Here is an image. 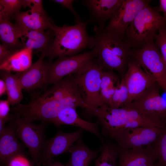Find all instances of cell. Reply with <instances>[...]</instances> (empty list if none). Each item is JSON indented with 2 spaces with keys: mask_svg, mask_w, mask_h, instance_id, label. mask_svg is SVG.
Instances as JSON below:
<instances>
[{
  "mask_svg": "<svg viewBox=\"0 0 166 166\" xmlns=\"http://www.w3.org/2000/svg\"><path fill=\"white\" fill-rule=\"evenodd\" d=\"M158 10L163 12L164 17L166 20V0H160Z\"/></svg>",
  "mask_w": 166,
  "mask_h": 166,
  "instance_id": "cell-37",
  "label": "cell"
},
{
  "mask_svg": "<svg viewBox=\"0 0 166 166\" xmlns=\"http://www.w3.org/2000/svg\"><path fill=\"white\" fill-rule=\"evenodd\" d=\"M131 57L155 79L160 88L166 93V65L155 42L140 48L132 49Z\"/></svg>",
  "mask_w": 166,
  "mask_h": 166,
  "instance_id": "cell-7",
  "label": "cell"
},
{
  "mask_svg": "<svg viewBox=\"0 0 166 166\" xmlns=\"http://www.w3.org/2000/svg\"><path fill=\"white\" fill-rule=\"evenodd\" d=\"M103 148L102 145L98 149L93 150L88 147L81 138L78 140L70 149L71 154L67 166H89L92 161L101 153Z\"/></svg>",
  "mask_w": 166,
  "mask_h": 166,
  "instance_id": "cell-24",
  "label": "cell"
},
{
  "mask_svg": "<svg viewBox=\"0 0 166 166\" xmlns=\"http://www.w3.org/2000/svg\"><path fill=\"white\" fill-rule=\"evenodd\" d=\"M123 77L128 92V99L125 105L136 99L156 83L155 79L131 57L128 61L127 70Z\"/></svg>",
  "mask_w": 166,
  "mask_h": 166,
  "instance_id": "cell-13",
  "label": "cell"
},
{
  "mask_svg": "<svg viewBox=\"0 0 166 166\" xmlns=\"http://www.w3.org/2000/svg\"><path fill=\"white\" fill-rule=\"evenodd\" d=\"M43 165L45 166H67L63 165L59 162L55 161L53 158L49 159Z\"/></svg>",
  "mask_w": 166,
  "mask_h": 166,
  "instance_id": "cell-39",
  "label": "cell"
},
{
  "mask_svg": "<svg viewBox=\"0 0 166 166\" xmlns=\"http://www.w3.org/2000/svg\"><path fill=\"white\" fill-rule=\"evenodd\" d=\"M28 7L30 10L42 13H45L43 6V2L41 0H23V6Z\"/></svg>",
  "mask_w": 166,
  "mask_h": 166,
  "instance_id": "cell-33",
  "label": "cell"
},
{
  "mask_svg": "<svg viewBox=\"0 0 166 166\" xmlns=\"http://www.w3.org/2000/svg\"><path fill=\"white\" fill-rule=\"evenodd\" d=\"M166 26L164 16L148 4L140 10L129 26L124 40L132 49L141 48L154 41L159 30Z\"/></svg>",
  "mask_w": 166,
  "mask_h": 166,
  "instance_id": "cell-4",
  "label": "cell"
},
{
  "mask_svg": "<svg viewBox=\"0 0 166 166\" xmlns=\"http://www.w3.org/2000/svg\"><path fill=\"white\" fill-rule=\"evenodd\" d=\"M94 48L96 61L103 70L117 71L124 76L128 61L131 57L132 49L124 39L105 31L96 25L93 28Z\"/></svg>",
  "mask_w": 166,
  "mask_h": 166,
  "instance_id": "cell-1",
  "label": "cell"
},
{
  "mask_svg": "<svg viewBox=\"0 0 166 166\" xmlns=\"http://www.w3.org/2000/svg\"><path fill=\"white\" fill-rule=\"evenodd\" d=\"M57 127L62 124L76 126L86 130L95 135L102 144L105 143L99 129L100 124L98 121L92 123L85 121L81 118L77 113L76 109L68 107L62 110L57 116L51 122Z\"/></svg>",
  "mask_w": 166,
  "mask_h": 166,
  "instance_id": "cell-21",
  "label": "cell"
},
{
  "mask_svg": "<svg viewBox=\"0 0 166 166\" xmlns=\"http://www.w3.org/2000/svg\"><path fill=\"white\" fill-rule=\"evenodd\" d=\"M128 97V90L124 77H122L115 90L109 107L113 109L122 107L126 103Z\"/></svg>",
  "mask_w": 166,
  "mask_h": 166,
  "instance_id": "cell-29",
  "label": "cell"
},
{
  "mask_svg": "<svg viewBox=\"0 0 166 166\" xmlns=\"http://www.w3.org/2000/svg\"><path fill=\"white\" fill-rule=\"evenodd\" d=\"M103 70L95 60L87 70L81 73L75 74L81 95L87 106L85 113L89 116L94 110L103 105L100 95Z\"/></svg>",
  "mask_w": 166,
  "mask_h": 166,
  "instance_id": "cell-8",
  "label": "cell"
},
{
  "mask_svg": "<svg viewBox=\"0 0 166 166\" xmlns=\"http://www.w3.org/2000/svg\"><path fill=\"white\" fill-rule=\"evenodd\" d=\"M154 42L159 48L166 65V26L159 30L155 37Z\"/></svg>",
  "mask_w": 166,
  "mask_h": 166,
  "instance_id": "cell-32",
  "label": "cell"
},
{
  "mask_svg": "<svg viewBox=\"0 0 166 166\" xmlns=\"http://www.w3.org/2000/svg\"><path fill=\"white\" fill-rule=\"evenodd\" d=\"M149 2L147 0H122L104 30L124 40L128 27Z\"/></svg>",
  "mask_w": 166,
  "mask_h": 166,
  "instance_id": "cell-11",
  "label": "cell"
},
{
  "mask_svg": "<svg viewBox=\"0 0 166 166\" xmlns=\"http://www.w3.org/2000/svg\"><path fill=\"white\" fill-rule=\"evenodd\" d=\"M153 146L158 162L161 166H166V126Z\"/></svg>",
  "mask_w": 166,
  "mask_h": 166,
  "instance_id": "cell-31",
  "label": "cell"
},
{
  "mask_svg": "<svg viewBox=\"0 0 166 166\" xmlns=\"http://www.w3.org/2000/svg\"><path fill=\"white\" fill-rule=\"evenodd\" d=\"M46 55L42 53L38 59L27 70L18 73V79L22 90L30 91L47 86Z\"/></svg>",
  "mask_w": 166,
  "mask_h": 166,
  "instance_id": "cell-17",
  "label": "cell"
},
{
  "mask_svg": "<svg viewBox=\"0 0 166 166\" xmlns=\"http://www.w3.org/2000/svg\"><path fill=\"white\" fill-rule=\"evenodd\" d=\"M91 116L97 118L101 127V134L113 140L117 135L126 129L140 126H152L154 123L151 119L127 106L113 109L104 105L94 110Z\"/></svg>",
  "mask_w": 166,
  "mask_h": 166,
  "instance_id": "cell-2",
  "label": "cell"
},
{
  "mask_svg": "<svg viewBox=\"0 0 166 166\" xmlns=\"http://www.w3.org/2000/svg\"><path fill=\"white\" fill-rule=\"evenodd\" d=\"M154 166H161L160 164L158 163H156Z\"/></svg>",
  "mask_w": 166,
  "mask_h": 166,
  "instance_id": "cell-41",
  "label": "cell"
},
{
  "mask_svg": "<svg viewBox=\"0 0 166 166\" xmlns=\"http://www.w3.org/2000/svg\"><path fill=\"white\" fill-rule=\"evenodd\" d=\"M54 38L53 31L32 30L25 32L21 38L23 48L48 55Z\"/></svg>",
  "mask_w": 166,
  "mask_h": 166,
  "instance_id": "cell-22",
  "label": "cell"
},
{
  "mask_svg": "<svg viewBox=\"0 0 166 166\" xmlns=\"http://www.w3.org/2000/svg\"><path fill=\"white\" fill-rule=\"evenodd\" d=\"M33 51L23 48L15 51L5 62L0 65L1 70L20 73L28 69L32 65Z\"/></svg>",
  "mask_w": 166,
  "mask_h": 166,
  "instance_id": "cell-25",
  "label": "cell"
},
{
  "mask_svg": "<svg viewBox=\"0 0 166 166\" xmlns=\"http://www.w3.org/2000/svg\"><path fill=\"white\" fill-rule=\"evenodd\" d=\"M87 21L72 26L56 25L54 22L51 28L54 38L47 56L51 61L56 57L78 54L84 49L94 47L93 36L88 33Z\"/></svg>",
  "mask_w": 166,
  "mask_h": 166,
  "instance_id": "cell-3",
  "label": "cell"
},
{
  "mask_svg": "<svg viewBox=\"0 0 166 166\" xmlns=\"http://www.w3.org/2000/svg\"><path fill=\"white\" fill-rule=\"evenodd\" d=\"M12 19L24 33L32 30L45 31L51 30L53 21L46 13H42L29 10L20 11Z\"/></svg>",
  "mask_w": 166,
  "mask_h": 166,
  "instance_id": "cell-20",
  "label": "cell"
},
{
  "mask_svg": "<svg viewBox=\"0 0 166 166\" xmlns=\"http://www.w3.org/2000/svg\"><path fill=\"white\" fill-rule=\"evenodd\" d=\"M23 32L6 18H0V39L2 45L13 52L23 48L20 39Z\"/></svg>",
  "mask_w": 166,
  "mask_h": 166,
  "instance_id": "cell-23",
  "label": "cell"
},
{
  "mask_svg": "<svg viewBox=\"0 0 166 166\" xmlns=\"http://www.w3.org/2000/svg\"><path fill=\"white\" fill-rule=\"evenodd\" d=\"M6 93V86L5 82L1 78L0 80V96Z\"/></svg>",
  "mask_w": 166,
  "mask_h": 166,
  "instance_id": "cell-40",
  "label": "cell"
},
{
  "mask_svg": "<svg viewBox=\"0 0 166 166\" xmlns=\"http://www.w3.org/2000/svg\"><path fill=\"white\" fill-rule=\"evenodd\" d=\"M52 1L60 4L69 10L74 16L75 18V24H77L83 21L81 18L73 7V3L75 1V0H53Z\"/></svg>",
  "mask_w": 166,
  "mask_h": 166,
  "instance_id": "cell-34",
  "label": "cell"
},
{
  "mask_svg": "<svg viewBox=\"0 0 166 166\" xmlns=\"http://www.w3.org/2000/svg\"><path fill=\"white\" fill-rule=\"evenodd\" d=\"M121 81L113 71L103 70L100 91L101 100L103 105H110L115 90Z\"/></svg>",
  "mask_w": 166,
  "mask_h": 166,
  "instance_id": "cell-27",
  "label": "cell"
},
{
  "mask_svg": "<svg viewBox=\"0 0 166 166\" xmlns=\"http://www.w3.org/2000/svg\"><path fill=\"white\" fill-rule=\"evenodd\" d=\"M53 85L42 94L58 100L68 101L78 107L85 110L87 109L79 89L75 74L68 75Z\"/></svg>",
  "mask_w": 166,
  "mask_h": 166,
  "instance_id": "cell-15",
  "label": "cell"
},
{
  "mask_svg": "<svg viewBox=\"0 0 166 166\" xmlns=\"http://www.w3.org/2000/svg\"><path fill=\"white\" fill-rule=\"evenodd\" d=\"M76 109L74 104L67 101L56 99L42 94L37 95L26 104L20 103L13 107L10 114L14 118L18 117L30 122L35 121L51 123L64 109Z\"/></svg>",
  "mask_w": 166,
  "mask_h": 166,
  "instance_id": "cell-5",
  "label": "cell"
},
{
  "mask_svg": "<svg viewBox=\"0 0 166 166\" xmlns=\"http://www.w3.org/2000/svg\"><path fill=\"white\" fill-rule=\"evenodd\" d=\"M94 48L90 51L71 56L58 57L47 62L46 85H53L68 75L81 73L89 69L96 60Z\"/></svg>",
  "mask_w": 166,
  "mask_h": 166,
  "instance_id": "cell-6",
  "label": "cell"
},
{
  "mask_svg": "<svg viewBox=\"0 0 166 166\" xmlns=\"http://www.w3.org/2000/svg\"><path fill=\"white\" fill-rule=\"evenodd\" d=\"M122 0H83L82 4L88 9V23L93 22L101 29L105 28L106 22L110 20Z\"/></svg>",
  "mask_w": 166,
  "mask_h": 166,
  "instance_id": "cell-19",
  "label": "cell"
},
{
  "mask_svg": "<svg viewBox=\"0 0 166 166\" xmlns=\"http://www.w3.org/2000/svg\"><path fill=\"white\" fill-rule=\"evenodd\" d=\"M10 104L7 100L0 101V118L4 119L10 115Z\"/></svg>",
  "mask_w": 166,
  "mask_h": 166,
  "instance_id": "cell-35",
  "label": "cell"
},
{
  "mask_svg": "<svg viewBox=\"0 0 166 166\" xmlns=\"http://www.w3.org/2000/svg\"><path fill=\"white\" fill-rule=\"evenodd\" d=\"M164 124L166 125V119H165L164 122Z\"/></svg>",
  "mask_w": 166,
  "mask_h": 166,
  "instance_id": "cell-42",
  "label": "cell"
},
{
  "mask_svg": "<svg viewBox=\"0 0 166 166\" xmlns=\"http://www.w3.org/2000/svg\"><path fill=\"white\" fill-rule=\"evenodd\" d=\"M102 145V150L96 159L95 166H117V160L118 158L117 144L108 140Z\"/></svg>",
  "mask_w": 166,
  "mask_h": 166,
  "instance_id": "cell-28",
  "label": "cell"
},
{
  "mask_svg": "<svg viewBox=\"0 0 166 166\" xmlns=\"http://www.w3.org/2000/svg\"><path fill=\"white\" fill-rule=\"evenodd\" d=\"M17 124L14 119L0 133V161L2 166H8L13 159L23 156L25 151L18 140Z\"/></svg>",
  "mask_w": 166,
  "mask_h": 166,
  "instance_id": "cell-16",
  "label": "cell"
},
{
  "mask_svg": "<svg viewBox=\"0 0 166 166\" xmlns=\"http://www.w3.org/2000/svg\"><path fill=\"white\" fill-rule=\"evenodd\" d=\"M0 75L1 78L6 83L7 100L10 105L14 107L20 104L23 97L19 81L18 73L13 74L10 72L1 70Z\"/></svg>",
  "mask_w": 166,
  "mask_h": 166,
  "instance_id": "cell-26",
  "label": "cell"
},
{
  "mask_svg": "<svg viewBox=\"0 0 166 166\" xmlns=\"http://www.w3.org/2000/svg\"><path fill=\"white\" fill-rule=\"evenodd\" d=\"M22 6L23 0H0V18L11 20Z\"/></svg>",
  "mask_w": 166,
  "mask_h": 166,
  "instance_id": "cell-30",
  "label": "cell"
},
{
  "mask_svg": "<svg viewBox=\"0 0 166 166\" xmlns=\"http://www.w3.org/2000/svg\"><path fill=\"white\" fill-rule=\"evenodd\" d=\"M164 128L140 126L129 128L118 134L113 140L116 142L117 147L121 148H142L153 144Z\"/></svg>",
  "mask_w": 166,
  "mask_h": 166,
  "instance_id": "cell-12",
  "label": "cell"
},
{
  "mask_svg": "<svg viewBox=\"0 0 166 166\" xmlns=\"http://www.w3.org/2000/svg\"><path fill=\"white\" fill-rule=\"evenodd\" d=\"M14 119L17 124V136L28 148L33 164L36 165L41 158L45 140V131L48 123L42 122L36 124L18 117Z\"/></svg>",
  "mask_w": 166,
  "mask_h": 166,
  "instance_id": "cell-9",
  "label": "cell"
},
{
  "mask_svg": "<svg viewBox=\"0 0 166 166\" xmlns=\"http://www.w3.org/2000/svg\"><path fill=\"white\" fill-rule=\"evenodd\" d=\"M18 158H15L12 160L8 166H27L21 160L18 159Z\"/></svg>",
  "mask_w": 166,
  "mask_h": 166,
  "instance_id": "cell-38",
  "label": "cell"
},
{
  "mask_svg": "<svg viewBox=\"0 0 166 166\" xmlns=\"http://www.w3.org/2000/svg\"><path fill=\"white\" fill-rule=\"evenodd\" d=\"M153 144L128 149L117 147L118 166H154L158 160Z\"/></svg>",
  "mask_w": 166,
  "mask_h": 166,
  "instance_id": "cell-18",
  "label": "cell"
},
{
  "mask_svg": "<svg viewBox=\"0 0 166 166\" xmlns=\"http://www.w3.org/2000/svg\"><path fill=\"white\" fill-rule=\"evenodd\" d=\"M160 88L156 83L136 99L124 106L134 109L155 121L164 124L166 101L160 95Z\"/></svg>",
  "mask_w": 166,
  "mask_h": 166,
  "instance_id": "cell-10",
  "label": "cell"
},
{
  "mask_svg": "<svg viewBox=\"0 0 166 166\" xmlns=\"http://www.w3.org/2000/svg\"><path fill=\"white\" fill-rule=\"evenodd\" d=\"M83 131L81 128L69 133L59 130L54 136L45 140L40 159L36 166H41L53 157L69 152L73 144L78 140L81 138Z\"/></svg>",
  "mask_w": 166,
  "mask_h": 166,
  "instance_id": "cell-14",
  "label": "cell"
},
{
  "mask_svg": "<svg viewBox=\"0 0 166 166\" xmlns=\"http://www.w3.org/2000/svg\"><path fill=\"white\" fill-rule=\"evenodd\" d=\"M0 44V65L6 61L14 52Z\"/></svg>",
  "mask_w": 166,
  "mask_h": 166,
  "instance_id": "cell-36",
  "label": "cell"
}]
</instances>
